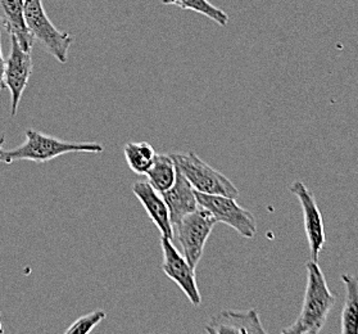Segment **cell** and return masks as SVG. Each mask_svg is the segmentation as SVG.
<instances>
[{"label": "cell", "instance_id": "12", "mask_svg": "<svg viewBox=\"0 0 358 334\" xmlns=\"http://www.w3.org/2000/svg\"><path fill=\"white\" fill-rule=\"evenodd\" d=\"M161 195L164 197V202L170 211L172 229L179 224L181 218L199 207L195 197L194 188L192 187L189 180L180 172V170H178L173 186L166 192H162Z\"/></svg>", "mask_w": 358, "mask_h": 334}, {"label": "cell", "instance_id": "20", "mask_svg": "<svg viewBox=\"0 0 358 334\" xmlns=\"http://www.w3.org/2000/svg\"><path fill=\"white\" fill-rule=\"evenodd\" d=\"M4 143H6V135H1V137H0V151L3 149V146H4Z\"/></svg>", "mask_w": 358, "mask_h": 334}, {"label": "cell", "instance_id": "21", "mask_svg": "<svg viewBox=\"0 0 358 334\" xmlns=\"http://www.w3.org/2000/svg\"><path fill=\"white\" fill-rule=\"evenodd\" d=\"M4 332V328H3V324H1V321H0V334Z\"/></svg>", "mask_w": 358, "mask_h": 334}, {"label": "cell", "instance_id": "4", "mask_svg": "<svg viewBox=\"0 0 358 334\" xmlns=\"http://www.w3.org/2000/svg\"><path fill=\"white\" fill-rule=\"evenodd\" d=\"M24 22L32 39L38 40L59 63H67L73 38L55 27L48 17L41 0H24Z\"/></svg>", "mask_w": 358, "mask_h": 334}, {"label": "cell", "instance_id": "6", "mask_svg": "<svg viewBox=\"0 0 358 334\" xmlns=\"http://www.w3.org/2000/svg\"><path fill=\"white\" fill-rule=\"evenodd\" d=\"M198 204L210 211L217 223L233 228L235 232L247 239L255 238L257 233V221L250 211L243 209L235 198L225 195H203L195 190Z\"/></svg>", "mask_w": 358, "mask_h": 334}, {"label": "cell", "instance_id": "1", "mask_svg": "<svg viewBox=\"0 0 358 334\" xmlns=\"http://www.w3.org/2000/svg\"><path fill=\"white\" fill-rule=\"evenodd\" d=\"M307 284L304 292L303 305L298 318L292 326L285 328V334H317L322 330L327 316L334 306L335 297L327 287V279L319 264L308 261Z\"/></svg>", "mask_w": 358, "mask_h": 334}, {"label": "cell", "instance_id": "9", "mask_svg": "<svg viewBox=\"0 0 358 334\" xmlns=\"http://www.w3.org/2000/svg\"><path fill=\"white\" fill-rule=\"evenodd\" d=\"M161 247L164 252L162 270L164 274L178 284V287L185 293L190 302L194 306H199L202 302V297L196 286L194 269L189 265L182 253H180L171 239L161 237Z\"/></svg>", "mask_w": 358, "mask_h": 334}, {"label": "cell", "instance_id": "13", "mask_svg": "<svg viewBox=\"0 0 358 334\" xmlns=\"http://www.w3.org/2000/svg\"><path fill=\"white\" fill-rule=\"evenodd\" d=\"M0 22L24 50L31 52L34 39L24 22V0H0Z\"/></svg>", "mask_w": 358, "mask_h": 334}, {"label": "cell", "instance_id": "14", "mask_svg": "<svg viewBox=\"0 0 358 334\" xmlns=\"http://www.w3.org/2000/svg\"><path fill=\"white\" fill-rule=\"evenodd\" d=\"M345 287L342 310V334H358V278L350 274L341 277Z\"/></svg>", "mask_w": 358, "mask_h": 334}, {"label": "cell", "instance_id": "15", "mask_svg": "<svg viewBox=\"0 0 358 334\" xmlns=\"http://www.w3.org/2000/svg\"><path fill=\"white\" fill-rule=\"evenodd\" d=\"M176 174L178 169L171 155L156 153L155 161L145 175L148 176L152 187L157 189L159 193H162L173 186L176 180Z\"/></svg>", "mask_w": 358, "mask_h": 334}, {"label": "cell", "instance_id": "19", "mask_svg": "<svg viewBox=\"0 0 358 334\" xmlns=\"http://www.w3.org/2000/svg\"><path fill=\"white\" fill-rule=\"evenodd\" d=\"M6 60L3 57V50H1V39H0V93L6 88Z\"/></svg>", "mask_w": 358, "mask_h": 334}, {"label": "cell", "instance_id": "18", "mask_svg": "<svg viewBox=\"0 0 358 334\" xmlns=\"http://www.w3.org/2000/svg\"><path fill=\"white\" fill-rule=\"evenodd\" d=\"M107 314L103 310L93 311L78 318L70 328L66 329V334H87L93 332L95 326H99L106 319Z\"/></svg>", "mask_w": 358, "mask_h": 334}, {"label": "cell", "instance_id": "5", "mask_svg": "<svg viewBox=\"0 0 358 334\" xmlns=\"http://www.w3.org/2000/svg\"><path fill=\"white\" fill-rule=\"evenodd\" d=\"M216 224L217 221L210 211L199 206L192 214L181 218L179 224L173 228V241L178 239L182 249V256L194 270Z\"/></svg>", "mask_w": 358, "mask_h": 334}, {"label": "cell", "instance_id": "7", "mask_svg": "<svg viewBox=\"0 0 358 334\" xmlns=\"http://www.w3.org/2000/svg\"><path fill=\"white\" fill-rule=\"evenodd\" d=\"M290 192L296 195L301 203L302 212H303L304 229H306V235H307V241L311 252V260L317 263L320 252L322 251L327 242L322 214L317 206L315 195L302 181L299 180L294 181L290 186Z\"/></svg>", "mask_w": 358, "mask_h": 334}, {"label": "cell", "instance_id": "8", "mask_svg": "<svg viewBox=\"0 0 358 334\" xmlns=\"http://www.w3.org/2000/svg\"><path fill=\"white\" fill-rule=\"evenodd\" d=\"M32 64L31 52L24 50L20 46L15 36H10V53L6 61V88H8L10 99V115L15 117L20 106L21 98L31 78Z\"/></svg>", "mask_w": 358, "mask_h": 334}, {"label": "cell", "instance_id": "17", "mask_svg": "<svg viewBox=\"0 0 358 334\" xmlns=\"http://www.w3.org/2000/svg\"><path fill=\"white\" fill-rule=\"evenodd\" d=\"M164 6H176L182 9H189L212 20L218 26L225 27L229 24V15L222 9L215 7L208 0H161Z\"/></svg>", "mask_w": 358, "mask_h": 334}, {"label": "cell", "instance_id": "10", "mask_svg": "<svg viewBox=\"0 0 358 334\" xmlns=\"http://www.w3.org/2000/svg\"><path fill=\"white\" fill-rule=\"evenodd\" d=\"M210 334H265L267 333L257 310H224L212 316L204 326Z\"/></svg>", "mask_w": 358, "mask_h": 334}, {"label": "cell", "instance_id": "2", "mask_svg": "<svg viewBox=\"0 0 358 334\" xmlns=\"http://www.w3.org/2000/svg\"><path fill=\"white\" fill-rule=\"evenodd\" d=\"M104 147L99 143H71L29 129L26 132V139L21 146L8 151H0V161L7 165L16 161L49 162L67 153H101Z\"/></svg>", "mask_w": 358, "mask_h": 334}, {"label": "cell", "instance_id": "11", "mask_svg": "<svg viewBox=\"0 0 358 334\" xmlns=\"http://www.w3.org/2000/svg\"><path fill=\"white\" fill-rule=\"evenodd\" d=\"M134 195L141 201L149 218L155 223L158 230L169 239L173 241V229L170 220V211L162 195L152 187L150 183L138 181L133 187Z\"/></svg>", "mask_w": 358, "mask_h": 334}, {"label": "cell", "instance_id": "3", "mask_svg": "<svg viewBox=\"0 0 358 334\" xmlns=\"http://www.w3.org/2000/svg\"><path fill=\"white\" fill-rule=\"evenodd\" d=\"M178 170L189 180L194 190L203 195H225L231 198L239 197V189L222 172L210 167L194 152L170 155Z\"/></svg>", "mask_w": 358, "mask_h": 334}, {"label": "cell", "instance_id": "16", "mask_svg": "<svg viewBox=\"0 0 358 334\" xmlns=\"http://www.w3.org/2000/svg\"><path fill=\"white\" fill-rule=\"evenodd\" d=\"M124 153L130 170L138 175H145L156 157L155 148L147 141L127 143Z\"/></svg>", "mask_w": 358, "mask_h": 334}]
</instances>
